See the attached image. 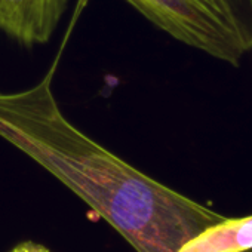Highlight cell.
I'll return each instance as SVG.
<instances>
[{
  "mask_svg": "<svg viewBox=\"0 0 252 252\" xmlns=\"http://www.w3.org/2000/svg\"><path fill=\"white\" fill-rule=\"evenodd\" d=\"M0 137L52 174L137 252H180L227 217L153 180L64 116L51 76L0 92Z\"/></svg>",
  "mask_w": 252,
  "mask_h": 252,
  "instance_id": "obj_1",
  "label": "cell"
},
{
  "mask_svg": "<svg viewBox=\"0 0 252 252\" xmlns=\"http://www.w3.org/2000/svg\"><path fill=\"white\" fill-rule=\"evenodd\" d=\"M234 18L249 51H252V0H218Z\"/></svg>",
  "mask_w": 252,
  "mask_h": 252,
  "instance_id": "obj_5",
  "label": "cell"
},
{
  "mask_svg": "<svg viewBox=\"0 0 252 252\" xmlns=\"http://www.w3.org/2000/svg\"><path fill=\"white\" fill-rule=\"evenodd\" d=\"M180 252H252V215L225 218L189 242Z\"/></svg>",
  "mask_w": 252,
  "mask_h": 252,
  "instance_id": "obj_4",
  "label": "cell"
},
{
  "mask_svg": "<svg viewBox=\"0 0 252 252\" xmlns=\"http://www.w3.org/2000/svg\"><path fill=\"white\" fill-rule=\"evenodd\" d=\"M181 43L228 65L251 51L231 14L217 0H126Z\"/></svg>",
  "mask_w": 252,
  "mask_h": 252,
  "instance_id": "obj_2",
  "label": "cell"
},
{
  "mask_svg": "<svg viewBox=\"0 0 252 252\" xmlns=\"http://www.w3.org/2000/svg\"><path fill=\"white\" fill-rule=\"evenodd\" d=\"M67 6L68 0H0V32L27 48L45 45Z\"/></svg>",
  "mask_w": 252,
  "mask_h": 252,
  "instance_id": "obj_3",
  "label": "cell"
},
{
  "mask_svg": "<svg viewBox=\"0 0 252 252\" xmlns=\"http://www.w3.org/2000/svg\"><path fill=\"white\" fill-rule=\"evenodd\" d=\"M217 2H218V0H217Z\"/></svg>",
  "mask_w": 252,
  "mask_h": 252,
  "instance_id": "obj_6",
  "label": "cell"
}]
</instances>
